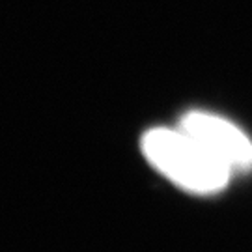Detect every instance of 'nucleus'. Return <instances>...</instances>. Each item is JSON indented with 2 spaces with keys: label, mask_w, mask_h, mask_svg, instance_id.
Masks as SVG:
<instances>
[{
  "label": "nucleus",
  "mask_w": 252,
  "mask_h": 252,
  "mask_svg": "<svg viewBox=\"0 0 252 252\" xmlns=\"http://www.w3.org/2000/svg\"><path fill=\"white\" fill-rule=\"evenodd\" d=\"M180 127L232 172L252 170V140L230 120L204 110H190L181 118Z\"/></svg>",
  "instance_id": "obj_2"
},
{
  "label": "nucleus",
  "mask_w": 252,
  "mask_h": 252,
  "mask_svg": "<svg viewBox=\"0 0 252 252\" xmlns=\"http://www.w3.org/2000/svg\"><path fill=\"white\" fill-rule=\"evenodd\" d=\"M142 152L153 168L187 192L215 194L230 181L232 170L181 127L150 129Z\"/></svg>",
  "instance_id": "obj_1"
}]
</instances>
